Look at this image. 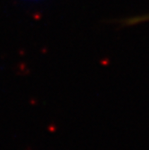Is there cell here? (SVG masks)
Segmentation results:
<instances>
[{
    "instance_id": "cell-1",
    "label": "cell",
    "mask_w": 149,
    "mask_h": 150,
    "mask_svg": "<svg viewBox=\"0 0 149 150\" xmlns=\"http://www.w3.org/2000/svg\"><path fill=\"white\" fill-rule=\"evenodd\" d=\"M149 21V15H144V16H133L130 18H125L123 20H121L120 23L127 25V26H130V25H135V24H138L141 23H145Z\"/></svg>"
},
{
    "instance_id": "cell-2",
    "label": "cell",
    "mask_w": 149,
    "mask_h": 150,
    "mask_svg": "<svg viewBox=\"0 0 149 150\" xmlns=\"http://www.w3.org/2000/svg\"><path fill=\"white\" fill-rule=\"evenodd\" d=\"M30 1H33V0H30Z\"/></svg>"
}]
</instances>
